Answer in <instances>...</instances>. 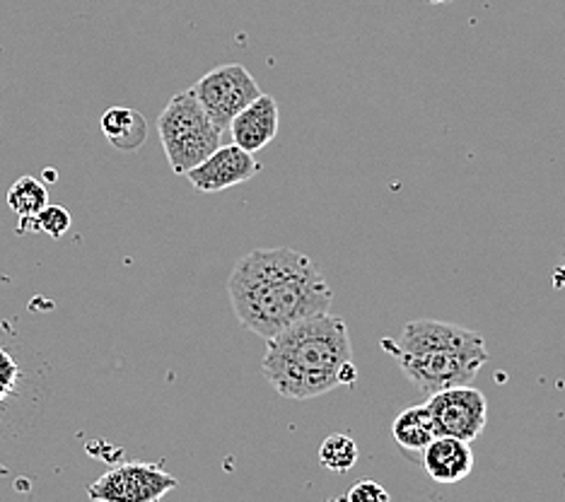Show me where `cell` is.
I'll return each instance as SVG.
<instances>
[{"instance_id": "obj_2", "label": "cell", "mask_w": 565, "mask_h": 502, "mask_svg": "<svg viewBox=\"0 0 565 502\" xmlns=\"http://www.w3.org/2000/svg\"><path fill=\"white\" fill-rule=\"evenodd\" d=\"M351 353V333L345 321L324 312L266 339L262 372L280 396L307 402L341 386V367L349 363Z\"/></svg>"}, {"instance_id": "obj_8", "label": "cell", "mask_w": 565, "mask_h": 502, "mask_svg": "<svg viewBox=\"0 0 565 502\" xmlns=\"http://www.w3.org/2000/svg\"><path fill=\"white\" fill-rule=\"evenodd\" d=\"M259 172L262 164L256 162L254 152H247L237 143H221L203 162L191 167L184 177L199 193H217L249 182Z\"/></svg>"}, {"instance_id": "obj_17", "label": "cell", "mask_w": 565, "mask_h": 502, "mask_svg": "<svg viewBox=\"0 0 565 502\" xmlns=\"http://www.w3.org/2000/svg\"><path fill=\"white\" fill-rule=\"evenodd\" d=\"M343 500L349 502H387L390 500V491L382 488L377 481H358L349 493H345Z\"/></svg>"}, {"instance_id": "obj_18", "label": "cell", "mask_w": 565, "mask_h": 502, "mask_svg": "<svg viewBox=\"0 0 565 502\" xmlns=\"http://www.w3.org/2000/svg\"><path fill=\"white\" fill-rule=\"evenodd\" d=\"M428 3H435V6H443V3H452V0H428Z\"/></svg>"}, {"instance_id": "obj_15", "label": "cell", "mask_w": 565, "mask_h": 502, "mask_svg": "<svg viewBox=\"0 0 565 502\" xmlns=\"http://www.w3.org/2000/svg\"><path fill=\"white\" fill-rule=\"evenodd\" d=\"M71 229V213L63 205H46V209L34 217V232L61 239Z\"/></svg>"}, {"instance_id": "obj_9", "label": "cell", "mask_w": 565, "mask_h": 502, "mask_svg": "<svg viewBox=\"0 0 565 502\" xmlns=\"http://www.w3.org/2000/svg\"><path fill=\"white\" fill-rule=\"evenodd\" d=\"M233 143L247 152L264 150L278 136V105L271 95H259L230 121Z\"/></svg>"}, {"instance_id": "obj_12", "label": "cell", "mask_w": 565, "mask_h": 502, "mask_svg": "<svg viewBox=\"0 0 565 502\" xmlns=\"http://www.w3.org/2000/svg\"><path fill=\"white\" fill-rule=\"evenodd\" d=\"M99 126L109 143L124 152H134L148 140V121L136 109L111 107L102 114Z\"/></svg>"}, {"instance_id": "obj_3", "label": "cell", "mask_w": 565, "mask_h": 502, "mask_svg": "<svg viewBox=\"0 0 565 502\" xmlns=\"http://www.w3.org/2000/svg\"><path fill=\"white\" fill-rule=\"evenodd\" d=\"M380 345L426 396L471 384L491 357L481 333L438 319L408 321L399 339H382Z\"/></svg>"}, {"instance_id": "obj_10", "label": "cell", "mask_w": 565, "mask_h": 502, "mask_svg": "<svg viewBox=\"0 0 565 502\" xmlns=\"http://www.w3.org/2000/svg\"><path fill=\"white\" fill-rule=\"evenodd\" d=\"M423 471H426L435 483L452 485L465 481L473 471V452L471 442L459 440V437L438 435L433 437L430 445L420 455Z\"/></svg>"}, {"instance_id": "obj_1", "label": "cell", "mask_w": 565, "mask_h": 502, "mask_svg": "<svg viewBox=\"0 0 565 502\" xmlns=\"http://www.w3.org/2000/svg\"><path fill=\"white\" fill-rule=\"evenodd\" d=\"M227 298L239 324L266 341L307 317L331 312L333 290L315 259L276 247L252 249L237 259Z\"/></svg>"}, {"instance_id": "obj_4", "label": "cell", "mask_w": 565, "mask_h": 502, "mask_svg": "<svg viewBox=\"0 0 565 502\" xmlns=\"http://www.w3.org/2000/svg\"><path fill=\"white\" fill-rule=\"evenodd\" d=\"M158 133L172 172L184 177L223 143V131L205 114L194 89L174 95L158 116Z\"/></svg>"}, {"instance_id": "obj_16", "label": "cell", "mask_w": 565, "mask_h": 502, "mask_svg": "<svg viewBox=\"0 0 565 502\" xmlns=\"http://www.w3.org/2000/svg\"><path fill=\"white\" fill-rule=\"evenodd\" d=\"M22 370L20 363L10 351L0 348V408H3L12 396L18 394Z\"/></svg>"}, {"instance_id": "obj_14", "label": "cell", "mask_w": 565, "mask_h": 502, "mask_svg": "<svg viewBox=\"0 0 565 502\" xmlns=\"http://www.w3.org/2000/svg\"><path fill=\"white\" fill-rule=\"evenodd\" d=\"M319 463L331 473H345L358 463V445L349 435H329L319 447Z\"/></svg>"}, {"instance_id": "obj_13", "label": "cell", "mask_w": 565, "mask_h": 502, "mask_svg": "<svg viewBox=\"0 0 565 502\" xmlns=\"http://www.w3.org/2000/svg\"><path fill=\"white\" fill-rule=\"evenodd\" d=\"M8 205L18 217H36L49 205L46 186L34 177H20L8 191Z\"/></svg>"}, {"instance_id": "obj_11", "label": "cell", "mask_w": 565, "mask_h": 502, "mask_svg": "<svg viewBox=\"0 0 565 502\" xmlns=\"http://www.w3.org/2000/svg\"><path fill=\"white\" fill-rule=\"evenodd\" d=\"M433 437H438V430H435L428 404L404 408L392 423V440L408 459H420Z\"/></svg>"}, {"instance_id": "obj_7", "label": "cell", "mask_w": 565, "mask_h": 502, "mask_svg": "<svg viewBox=\"0 0 565 502\" xmlns=\"http://www.w3.org/2000/svg\"><path fill=\"white\" fill-rule=\"evenodd\" d=\"M428 408L438 435L459 437L473 442L483 432L488 423V402L483 392L473 389L471 384L449 386L438 394L428 396Z\"/></svg>"}, {"instance_id": "obj_5", "label": "cell", "mask_w": 565, "mask_h": 502, "mask_svg": "<svg viewBox=\"0 0 565 502\" xmlns=\"http://www.w3.org/2000/svg\"><path fill=\"white\" fill-rule=\"evenodd\" d=\"M205 114L211 116V121L225 133L230 128V121L235 116L262 95L259 85H256L254 75L239 66V63H225L213 71L199 77V83L191 87Z\"/></svg>"}, {"instance_id": "obj_6", "label": "cell", "mask_w": 565, "mask_h": 502, "mask_svg": "<svg viewBox=\"0 0 565 502\" xmlns=\"http://www.w3.org/2000/svg\"><path fill=\"white\" fill-rule=\"evenodd\" d=\"M179 485L172 473L158 463L128 461L109 469L87 488V495L97 502H156Z\"/></svg>"}]
</instances>
